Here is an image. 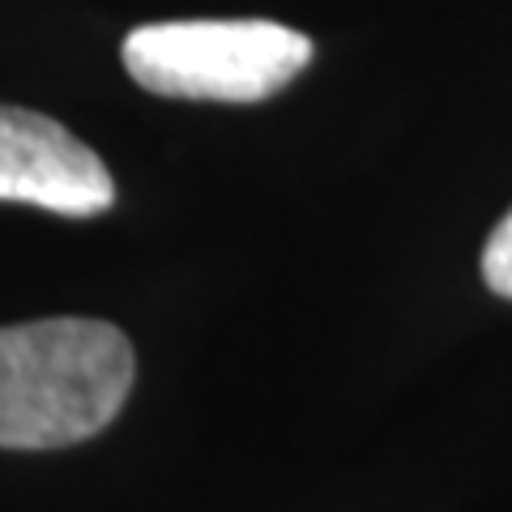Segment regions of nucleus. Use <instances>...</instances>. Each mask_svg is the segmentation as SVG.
<instances>
[{
    "label": "nucleus",
    "mask_w": 512,
    "mask_h": 512,
    "mask_svg": "<svg viewBox=\"0 0 512 512\" xmlns=\"http://www.w3.org/2000/svg\"><path fill=\"white\" fill-rule=\"evenodd\" d=\"M133 376V346L107 320L60 316L0 329V448H64L99 436Z\"/></svg>",
    "instance_id": "obj_1"
},
{
    "label": "nucleus",
    "mask_w": 512,
    "mask_h": 512,
    "mask_svg": "<svg viewBox=\"0 0 512 512\" xmlns=\"http://www.w3.org/2000/svg\"><path fill=\"white\" fill-rule=\"evenodd\" d=\"M0 201L90 218L111 210L116 184L103 158L64 124L26 107H0Z\"/></svg>",
    "instance_id": "obj_3"
},
{
    "label": "nucleus",
    "mask_w": 512,
    "mask_h": 512,
    "mask_svg": "<svg viewBox=\"0 0 512 512\" xmlns=\"http://www.w3.org/2000/svg\"><path fill=\"white\" fill-rule=\"evenodd\" d=\"M312 39L261 18L150 22L124 39V69L167 99L261 103L308 69Z\"/></svg>",
    "instance_id": "obj_2"
},
{
    "label": "nucleus",
    "mask_w": 512,
    "mask_h": 512,
    "mask_svg": "<svg viewBox=\"0 0 512 512\" xmlns=\"http://www.w3.org/2000/svg\"><path fill=\"white\" fill-rule=\"evenodd\" d=\"M483 278L495 295L512 299V210L500 218V227L491 231L483 248Z\"/></svg>",
    "instance_id": "obj_4"
}]
</instances>
